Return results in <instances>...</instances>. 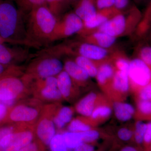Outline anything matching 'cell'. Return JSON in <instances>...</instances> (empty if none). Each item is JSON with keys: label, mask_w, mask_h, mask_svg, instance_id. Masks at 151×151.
<instances>
[{"label": "cell", "mask_w": 151, "mask_h": 151, "mask_svg": "<svg viewBox=\"0 0 151 151\" xmlns=\"http://www.w3.org/2000/svg\"><path fill=\"white\" fill-rule=\"evenodd\" d=\"M58 19L46 5L34 9L25 16V29L28 40L39 47L51 43Z\"/></svg>", "instance_id": "obj_1"}, {"label": "cell", "mask_w": 151, "mask_h": 151, "mask_svg": "<svg viewBox=\"0 0 151 151\" xmlns=\"http://www.w3.org/2000/svg\"><path fill=\"white\" fill-rule=\"evenodd\" d=\"M0 35L14 40L29 41L25 16L11 0H0Z\"/></svg>", "instance_id": "obj_2"}, {"label": "cell", "mask_w": 151, "mask_h": 151, "mask_svg": "<svg viewBox=\"0 0 151 151\" xmlns=\"http://www.w3.org/2000/svg\"><path fill=\"white\" fill-rule=\"evenodd\" d=\"M115 49L101 48L78 39L65 41L45 50L60 57L81 56L100 62L108 60Z\"/></svg>", "instance_id": "obj_3"}, {"label": "cell", "mask_w": 151, "mask_h": 151, "mask_svg": "<svg viewBox=\"0 0 151 151\" xmlns=\"http://www.w3.org/2000/svg\"><path fill=\"white\" fill-rule=\"evenodd\" d=\"M143 15L137 6L117 14L101 26L95 32H101L118 38L132 35L139 23Z\"/></svg>", "instance_id": "obj_4"}, {"label": "cell", "mask_w": 151, "mask_h": 151, "mask_svg": "<svg viewBox=\"0 0 151 151\" xmlns=\"http://www.w3.org/2000/svg\"><path fill=\"white\" fill-rule=\"evenodd\" d=\"M60 57L44 50L32 58L24 74L32 80L57 76L64 70Z\"/></svg>", "instance_id": "obj_5"}, {"label": "cell", "mask_w": 151, "mask_h": 151, "mask_svg": "<svg viewBox=\"0 0 151 151\" xmlns=\"http://www.w3.org/2000/svg\"><path fill=\"white\" fill-rule=\"evenodd\" d=\"M43 106L41 101L34 97L20 100L10 108L4 123L35 126Z\"/></svg>", "instance_id": "obj_6"}, {"label": "cell", "mask_w": 151, "mask_h": 151, "mask_svg": "<svg viewBox=\"0 0 151 151\" xmlns=\"http://www.w3.org/2000/svg\"><path fill=\"white\" fill-rule=\"evenodd\" d=\"M31 80L22 76H6L0 79V102L19 101L32 94Z\"/></svg>", "instance_id": "obj_7"}, {"label": "cell", "mask_w": 151, "mask_h": 151, "mask_svg": "<svg viewBox=\"0 0 151 151\" xmlns=\"http://www.w3.org/2000/svg\"><path fill=\"white\" fill-rule=\"evenodd\" d=\"M60 103L44 105L39 119L34 126L35 138L45 146L49 147L50 141L56 133L53 118Z\"/></svg>", "instance_id": "obj_8"}, {"label": "cell", "mask_w": 151, "mask_h": 151, "mask_svg": "<svg viewBox=\"0 0 151 151\" xmlns=\"http://www.w3.org/2000/svg\"><path fill=\"white\" fill-rule=\"evenodd\" d=\"M31 90L34 97L42 103H60L63 100L58 88L56 76L32 80Z\"/></svg>", "instance_id": "obj_9"}, {"label": "cell", "mask_w": 151, "mask_h": 151, "mask_svg": "<svg viewBox=\"0 0 151 151\" xmlns=\"http://www.w3.org/2000/svg\"><path fill=\"white\" fill-rule=\"evenodd\" d=\"M35 139L34 126L19 124L14 132L0 140V151H19Z\"/></svg>", "instance_id": "obj_10"}, {"label": "cell", "mask_w": 151, "mask_h": 151, "mask_svg": "<svg viewBox=\"0 0 151 151\" xmlns=\"http://www.w3.org/2000/svg\"><path fill=\"white\" fill-rule=\"evenodd\" d=\"M82 27L83 22L74 12L65 14L58 19L51 42L78 34Z\"/></svg>", "instance_id": "obj_11"}, {"label": "cell", "mask_w": 151, "mask_h": 151, "mask_svg": "<svg viewBox=\"0 0 151 151\" xmlns=\"http://www.w3.org/2000/svg\"><path fill=\"white\" fill-rule=\"evenodd\" d=\"M128 76L132 88L135 92L151 82V69L139 58L130 60Z\"/></svg>", "instance_id": "obj_12"}, {"label": "cell", "mask_w": 151, "mask_h": 151, "mask_svg": "<svg viewBox=\"0 0 151 151\" xmlns=\"http://www.w3.org/2000/svg\"><path fill=\"white\" fill-rule=\"evenodd\" d=\"M21 45L9 46L0 44V63L8 65L19 64L33 58L36 55L30 52L27 47Z\"/></svg>", "instance_id": "obj_13"}, {"label": "cell", "mask_w": 151, "mask_h": 151, "mask_svg": "<svg viewBox=\"0 0 151 151\" xmlns=\"http://www.w3.org/2000/svg\"><path fill=\"white\" fill-rule=\"evenodd\" d=\"M121 12L115 6L97 11L92 18L83 22L82 29L77 35L81 37L94 32L105 22Z\"/></svg>", "instance_id": "obj_14"}, {"label": "cell", "mask_w": 151, "mask_h": 151, "mask_svg": "<svg viewBox=\"0 0 151 151\" xmlns=\"http://www.w3.org/2000/svg\"><path fill=\"white\" fill-rule=\"evenodd\" d=\"M58 88L63 100L71 101L79 93V87L64 70L56 76Z\"/></svg>", "instance_id": "obj_15"}, {"label": "cell", "mask_w": 151, "mask_h": 151, "mask_svg": "<svg viewBox=\"0 0 151 151\" xmlns=\"http://www.w3.org/2000/svg\"><path fill=\"white\" fill-rule=\"evenodd\" d=\"M63 62L64 70L67 72L75 84L79 87L86 86L90 78L88 73L71 58L68 57Z\"/></svg>", "instance_id": "obj_16"}, {"label": "cell", "mask_w": 151, "mask_h": 151, "mask_svg": "<svg viewBox=\"0 0 151 151\" xmlns=\"http://www.w3.org/2000/svg\"><path fill=\"white\" fill-rule=\"evenodd\" d=\"M116 38L101 32H94L88 35L79 37V40L106 49H113L117 41Z\"/></svg>", "instance_id": "obj_17"}, {"label": "cell", "mask_w": 151, "mask_h": 151, "mask_svg": "<svg viewBox=\"0 0 151 151\" xmlns=\"http://www.w3.org/2000/svg\"><path fill=\"white\" fill-rule=\"evenodd\" d=\"M116 69L109 59L99 63L95 78L98 84L104 89H110Z\"/></svg>", "instance_id": "obj_18"}, {"label": "cell", "mask_w": 151, "mask_h": 151, "mask_svg": "<svg viewBox=\"0 0 151 151\" xmlns=\"http://www.w3.org/2000/svg\"><path fill=\"white\" fill-rule=\"evenodd\" d=\"M98 98L97 93L94 92L88 93L76 104V111L83 117L89 118L97 105Z\"/></svg>", "instance_id": "obj_19"}, {"label": "cell", "mask_w": 151, "mask_h": 151, "mask_svg": "<svg viewBox=\"0 0 151 151\" xmlns=\"http://www.w3.org/2000/svg\"><path fill=\"white\" fill-rule=\"evenodd\" d=\"M74 5L73 12L83 22L92 18L98 11L95 0H78Z\"/></svg>", "instance_id": "obj_20"}, {"label": "cell", "mask_w": 151, "mask_h": 151, "mask_svg": "<svg viewBox=\"0 0 151 151\" xmlns=\"http://www.w3.org/2000/svg\"><path fill=\"white\" fill-rule=\"evenodd\" d=\"M74 113L73 108L69 106L60 105L53 118V122L56 129L61 130L71 120Z\"/></svg>", "instance_id": "obj_21"}, {"label": "cell", "mask_w": 151, "mask_h": 151, "mask_svg": "<svg viewBox=\"0 0 151 151\" xmlns=\"http://www.w3.org/2000/svg\"><path fill=\"white\" fill-rule=\"evenodd\" d=\"M110 89L120 94H125L130 89L128 73L116 70Z\"/></svg>", "instance_id": "obj_22"}, {"label": "cell", "mask_w": 151, "mask_h": 151, "mask_svg": "<svg viewBox=\"0 0 151 151\" xmlns=\"http://www.w3.org/2000/svg\"><path fill=\"white\" fill-rule=\"evenodd\" d=\"M130 60L123 50L116 48L111 53L109 60L116 70L128 73Z\"/></svg>", "instance_id": "obj_23"}, {"label": "cell", "mask_w": 151, "mask_h": 151, "mask_svg": "<svg viewBox=\"0 0 151 151\" xmlns=\"http://www.w3.org/2000/svg\"><path fill=\"white\" fill-rule=\"evenodd\" d=\"M113 108L116 118L122 122L129 121L134 116L136 112L133 105L124 102H115Z\"/></svg>", "instance_id": "obj_24"}, {"label": "cell", "mask_w": 151, "mask_h": 151, "mask_svg": "<svg viewBox=\"0 0 151 151\" xmlns=\"http://www.w3.org/2000/svg\"><path fill=\"white\" fill-rule=\"evenodd\" d=\"M70 58L88 73L90 78L96 77L100 62H96L83 57L76 56Z\"/></svg>", "instance_id": "obj_25"}, {"label": "cell", "mask_w": 151, "mask_h": 151, "mask_svg": "<svg viewBox=\"0 0 151 151\" xmlns=\"http://www.w3.org/2000/svg\"><path fill=\"white\" fill-rule=\"evenodd\" d=\"M151 29V0H150L142 18L137 27V32L141 36L148 33Z\"/></svg>", "instance_id": "obj_26"}, {"label": "cell", "mask_w": 151, "mask_h": 151, "mask_svg": "<svg viewBox=\"0 0 151 151\" xmlns=\"http://www.w3.org/2000/svg\"><path fill=\"white\" fill-rule=\"evenodd\" d=\"M20 11L26 16L34 9L46 5V0H15Z\"/></svg>", "instance_id": "obj_27"}, {"label": "cell", "mask_w": 151, "mask_h": 151, "mask_svg": "<svg viewBox=\"0 0 151 151\" xmlns=\"http://www.w3.org/2000/svg\"><path fill=\"white\" fill-rule=\"evenodd\" d=\"M64 142L68 149L73 150L78 145L83 142L81 133L65 132L61 133Z\"/></svg>", "instance_id": "obj_28"}, {"label": "cell", "mask_w": 151, "mask_h": 151, "mask_svg": "<svg viewBox=\"0 0 151 151\" xmlns=\"http://www.w3.org/2000/svg\"><path fill=\"white\" fill-rule=\"evenodd\" d=\"M92 129L91 125L84 118H76L71 120L68 126V131L83 132Z\"/></svg>", "instance_id": "obj_29"}, {"label": "cell", "mask_w": 151, "mask_h": 151, "mask_svg": "<svg viewBox=\"0 0 151 151\" xmlns=\"http://www.w3.org/2000/svg\"><path fill=\"white\" fill-rule=\"evenodd\" d=\"M46 5L58 19L68 6L67 0H46Z\"/></svg>", "instance_id": "obj_30"}, {"label": "cell", "mask_w": 151, "mask_h": 151, "mask_svg": "<svg viewBox=\"0 0 151 151\" xmlns=\"http://www.w3.org/2000/svg\"><path fill=\"white\" fill-rule=\"evenodd\" d=\"M25 68L21 65H8L0 63V79L11 76H22L24 74Z\"/></svg>", "instance_id": "obj_31"}, {"label": "cell", "mask_w": 151, "mask_h": 151, "mask_svg": "<svg viewBox=\"0 0 151 151\" xmlns=\"http://www.w3.org/2000/svg\"><path fill=\"white\" fill-rule=\"evenodd\" d=\"M112 110L110 106L105 105H97L89 118L92 121H100L110 117Z\"/></svg>", "instance_id": "obj_32"}, {"label": "cell", "mask_w": 151, "mask_h": 151, "mask_svg": "<svg viewBox=\"0 0 151 151\" xmlns=\"http://www.w3.org/2000/svg\"><path fill=\"white\" fill-rule=\"evenodd\" d=\"M136 57L139 58L151 69V46L142 45L137 46L136 50Z\"/></svg>", "instance_id": "obj_33"}, {"label": "cell", "mask_w": 151, "mask_h": 151, "mask_svg": "<svg viewBox=\"0 0 151 151\" xmlns=\"http://www.w3.org/2000/svg\"><path fill=\"white\" fill-rule=\"evenodd\" d=\"M146 127L147 124L141 120H139L135 124L133 139L138 147L143 145Z\"/></svg>", "instance_id": "obj_34"}, {"label": "cell", "mask_w": 151, "mask_h": 151, "mask_svg": "<svg viewBox=\"0 0 151 151\" xmlns=\"http://www.w3.org/2000/svg\"><path fill=\"white\" fill-rule=\"evenodd\" d=\"M49 147L50 151H70L71 150L68 148L62 134L60 133L56 134L53 137Z\"/></svg>", "instance_id": "obj_35"}, {"label": "cell", "mask_w": 151, "mask_h": 151, "mask_svg": "<svg viewBox=\"0 0 151 151\" xmlns=\"http://www.w3.org/2000/svg\"><path fill=\"white\" fill-rule=\"evenodd\" d=\"M137 108L141 117L151 119V101L137 100Z\"/></svg>", "instance_id": "obj_36"}, {"label": "cell", "mask_w": 151, "mask_h": 151, "mask_svg": "<svg viewBox=\"0 0 151 151\" xmlns=\"http://www.w3.org/2000/svg\"><path fill=\"white\" fill-rule=\"evenodd\" d=\"M0 44H9L12 45H21L28 47H32L35 48H39V47L37 46L35 44L31 42L28 40H14L9 39L3 37L0 35Z\"/></svg>", "instance_id": "obj_37"}, {"label": "cell", "mask_w": 151, "mask_h": 151, "mask_svg": "<svg viewBox=\"0 0 151 151\" xmlns=\"http://www.w3.org/2000/svg\"><path fill=\"white\" fill-rule=\"evenodd\" d=\"M80 133L83 142L92 144L97 141L100 137L99 132L97 130L93 129Z\"/></svg>", "instance_id": "obj_38"}, {"label": "cell", "mask_w": 151, "mask_h": 151, "mask_svg": "<svg viewBox=\"0 0 151 151\" xmlns=\"http://www.w3.org/2000/svg\"><path fill=\"white\" fill-rule=\"evenodd\" d=\"M136 93L137 100L151 101V82L139 89Z\"/></svg>", "instance_id": "obj_39"}, {"label": "cell", "mask_w": 151, "mask_h": 151, "mask_svg": "<svg viewBox=\"0 0 151 151\" xmlns=\"http://www.w3.org/2000/svg\"><path fill=\"white\" fill-rule=\"evenodd\" d=\"M46 147L36 138L19 151H46Z\"/></svg>", "instance_id": "obj_40"}, {"label": "cell", "mask_w": 151, "mask_h": 151, "mask_svg": "<svg viewBox=\"0 0 151 151\" xmlns=\"http://www.w3.org/2000/svg\"><path fill=\"white\" fill-rule=\"evenodd\" d=\"M18 125L10 123L0 124V140L4 137L14 132L16 129Z\"/></svg>", "instance_id": "obj_41"}, {"label": "cell", "mask_w": 151, "mask_h": 151, "mask_svg": "<svg viewBox=\"0 0 151 151\" xmlns=\"http://www.w3.org/2000/svg\"><path fill=\"white\" fill-rule=\"evenodd\" d=\"M118 137L124 142H128L133 139L134 131L127 128H122L118 131Z\"/></svg>", "instance_id": "obj_42"}, {"label": "cell", "mask_w": 151, "mask_h": 151, "mask_svg": "<svg viewBox=\"0 0 151 151\" xmlns=\"http://www.w3.org/2000/svg\"><path fill=\"white\" fill-rule=\"evenodd\" d=\"M114 6L121 12H124L129 9L133 4L132 0H114Z\"/></svg>", "instance_id": "obj_43"}, {"label": "cell", "mask_w": 151, "mask_h": 151, "mask_svg": "<svg viewBox=\"0 0 151 151\" xmlns=\"http://www.w3.org/2000/svg\"><path fill=\"white\" fill-rule=\"evenodd\" d=\"M151 143V121L147 123V127L144 140H143V146H144L145 151H147L149 146Z\"/></svg>", "instance_id": "obj_44"}, {"label": "cell", "mask_w": 151, "mask_h": 151, "mask_svg": "<svg viewBox=\"0 0 151 151\" xmlns=\"http://www.w3.org/2000/svg\"><path fill=\"white\" fill-rule=\"evenodd\" d=\"M97 10L114 6V0H95Z\"/></svg>", "instance_id": "obj_45"}, {"label": "cell", "mask_w": 151, "mask_h": 151, "mask_svg": "<svg viewBox=\"0 0 151 151\" xmlns=\"http://www.w3.org/2000/svg\"><path fill=\"white\" fill-rule=\"evenodd\" d=\"M73 151H95V147L91 144L82 142L76 147Z\"/></svg>", "instance_id": "obj_46"}, {"label": "cell", "mask_w": 151, "mask_h": 151, "mask_svg": "<svg viewBox=\"0 0 151 151\" xmlns=\"http://www.w3.org/2000/svg\"><path fill=\"white\" fill-rule=\"evenodd\" d=\"M10 108L6 105L0 102V124H3L4 122Z\"/></svg>", "instance_id": "obj_47"}, {"label": "cell", "mask_w": 151, "mask_h": 151, "mask_svg": "<svg viewBox=\"0 0 151 151\" xmlns=\"http://www.w3.org/2000/svg\"><path fill=\"white\" fill-rule=\"evenodd\" d=\"M120 151H142L141 149L138 147H135L132 146H125L121 149Z\"/></svg>", "instance_id": "obj_48"}, {"label": "cell", "mask_w": 151, "mask_h": 151, "mask_svg": "<svg viewBox=\"0 0 151 151\" xmlns=\"http://www.w3.org/2000/svg\"><path fill=\"white\" fill-rule=\"evenodd\" d=\"M78 0H67V4L68 5L70 4H75Z\"/></svg>", "instance_id": "obj_49"}, {"label": "cell", "mask_w": 151, "mask_h": 151, "mask_svg": "<svg viewBox=\"0 0 151 151\" xmlns=\"http://www.w3.org/2000/svg\"><path fill=\"white\" fill-rule=\"evenodd\" d=\"M133 1L136 4L139 5L144 0H133Z\"/></svg>", "instance_id": "obj_50"}, {"label": "cell", "mask_w": 151, "mask_h": 151, "mask_svg": "<svg viewBox=\"0 0 151 151\" xmlns=\"http://www.w3.org/2000/svg\"><path fill=\"white\" fill-rule=\"evenodd\" d=\"M147 151H151V143L150 146H149L148 149Z\"/></svg>", "instance_id": "obj_51"}, {"label": "cell", "mask_w": 151, "mask_h": 151, "mask_svg": "<svg viewBox=\"0 0 151 151\" xmlns=\"http://www.w3.org/2000/svg\"><path fill=\"white\" fill-rule=\"evenodd\" d=\"M150 40H151V32L150 33Z\"/></svg>", "instance_id": "obj_52"}]
</instances>
